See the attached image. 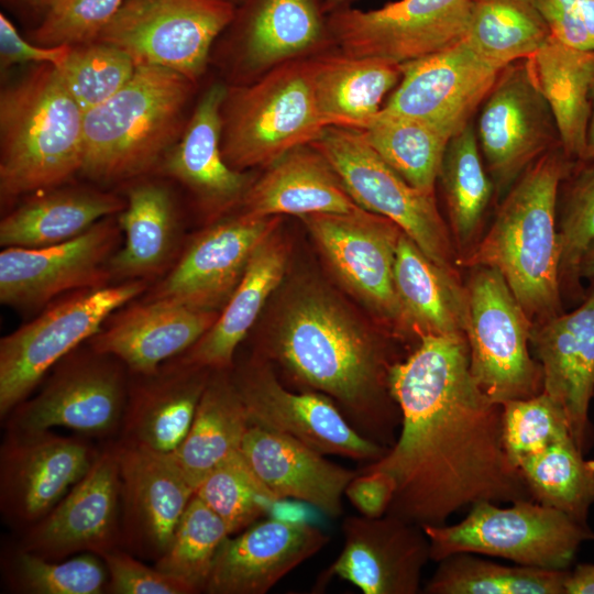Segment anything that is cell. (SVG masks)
Instances as JSON below:
<instances>
[{
  "instance_id": "1",
  "label": "cell",
  "mask_w": 594,
  "mask_h": 594,
  "mask_svg": "<svg viewBox=\"0 0 594 594\" xmlns=\"http://www.w3.org/2000/svg\"><path fill=\"white\" fill-rule=\"evenodd\" d=\"M400 426L385 454L362 471L396 483L387 514L441 526L480 503L532 499L503 443V407L470 370L465 336H424L389 374Z\"/></svg>"
},
{
  "instance_id": "2",
  "label": "cell",
  "mask_w": 594,
  "mask_h": 594,
  "mask_svg": "<svg viewBox=\"0 0 594 594\" xmlns=\"http://www.w3.org/2000/svg\"><path fill=\"white\" fill-rule=\"evenodd\" d=\"M266 354L309 391L334 399L367 438L389 448L400 411L389 386L397 362L340 300L320 288L293 297L267 344Z\"/></svg>"
},
{
  "instance_id": "3",
  "label": "cell",
  "mask_w": 594,
  "mask_h": 594,
  "mask_svg": "<svg viewBox=\"0 0 594 594\" xmlns=\"http://www.w3.org/2000/svg\"><path fill=\"white\" fill-rule=\"evenodd\" d=\"M573 164L561 146L535 161L503 196L487 231L458 261L499 272L532 323L564 312L557 206Z\"/></svg>"
},
{
  "instance_id": "4",
  "label": "cell",
  "mask_w": 594,
  "mask_h": 594,
  "mask_svg": "<svg viewBox=\"0 0 594 594\" xmlns=\"http://www.w3.org/2000/svg\"><path fill=\"white\" fill-rule=\"evenodd\" d=\"M84 112L58 69L34 65L0 94L2 199L53 189L80 172Z\"/></svg>"
},
{
  "instance_id": "5",
  "label": "cell",
  "mask_w": 594,
  "mask_h": 594,
  "mask_svg": "<svg viewBox=\"0 0 594 594\" xmlns=\"http://www.w3.org/2000/svg\"><path fill=\"white\" fill-rule=\"evenodd\" d=\"M194 85L172 69L136 65L116 95L84 113L80 173L111 184L158 167L188 121Z\"/></svg>"
},
{
  "instance_id": "6",
  "label": "cell",
  "mask_w": 594,
  "mask_h": 594,
  "mask_svg": "<svg viewBox=\"0 0 594 594\" xmlns=\"http://www.w3.org/2000/svg\"><path fill=\"white\" fill-rule=\"evenodd\" d=\"M221 120L222 154L237 170L268 166L288 151L315 142L327 125L317 107L309 58L228 87Z\"/></svg>"
},
{
  "instance_id": "7",
  "label": "cell",
  "mask_w": 594,
  "mask_h": 594,
  "mask_svg": "<svg viewBox=\"0 0 594 594\" xmlns=\"http://www.w3.org/2000/svg\"><path fill=\"white\" fill-rule=\"evenodd\" d=\"M422 529L435 562L468 552L551 570L570 569L581 544L594 537L588 525L535 499H518L507 507L480 502L457 524Z\"/></svg>"
},
{
  "instance_id": "8",
  "label": "cell",
  "mask_w": 594,
  "mask_h": 594,
  "mask_svg": "<svg viewBox=\"0 0 594 594\" xmlns=\"http://www.w3.org/2000/svg\"><path fill=\"white\" fill-rule=\"evenodd\" d=\"M311 144L327 157L356 205L392 220L430 260L458 273L457 250L435 193L407 183L360 129L329 125Z\"/></svg>"
},
{
  "instance_id": "9",
  "label": "cell",
  "mask_w": 594,
  "mask_h": 594,
  "mask_svg": "<svg viewBox=\"0 0 594 594\" xmlns=\"http://www.w3.org/2000/svg\"><path fill=\"white\" fill-rule=\"evenodd\" d=\"M470 270L465 337L474 380L498 404L540 394L542 370L529 351L532 321L499 272Z\"/></svg>"
},
{
  "instance_id": "10",
  "label": "cell",
  "mask_w": 594,
  "mask_h": 594,
  "mask_svg": "<svg viewBox=\"0 0 594 594\" xmlns=\"http://www.w3.org/2000/svg\"><path fill=\"white\" fill-rule=\"evenodd\" d=\"M142 279L89 288L46 309L0 341V417L28 399L47 372L90 340L121 306L142 294Z\"/></svg>"
},
{
  "instance_id": "11",
  "label": "cell",
  "mask_w": 594,
  "mask_h": 594,
  "mask_svg": "<svg viewBox=\"0 0 594 594\" xmlns=\"http://www.w3.org/2000/svg\"><path fill=\"white\" fill-rule=\"evenodd\" d=\"M235 10L228 0H124L95 41L124 51L136 65L165 67L196 84Z\"/></svg>"
},
{
  "instance_id": "12",
  "label": "cell",
  "mask_w": 594,
  "mask_h": 594,
  "mask_svg": "<svg viewBox=\"0 0 594 594\" xmlns=\"http://www.w3.org/2000/svg\"><path fill=\"white\" fill-rule=\"evenodd\" d=\"M125 365L94 351L62 359L41 392L3 420L6 430L43 431L63 427L82 437L118 436L128 399Z\"/></svg>"
},
{
  "instance_id": "13",
  "label": "cell",
  "mask_w": 594,
  "mask_h": 594,
  "mask_svg": "<svg viewBox=\"0 0 594 594\" xmlns=\"http://www.w3.org/2000/svg\"><path fill=\"white\" fill-rule=\"evenodd\" d=\"M479 110V146L502 199L535 161L561 146L559 132L527 58L501 70Z\"/></svg>"
},
{
  "instance_id": "14",
  "label": "cell",
  "mask_w": 594,
  "mask_h": 594,
  "mask_svg": "<svg viewBox=\"0 0 594 594\" xmlns=\"http://www.w3.org/2000/svg\"><path fill=\"white\" fill-rule=\"evenodd\" d=\"M471 0H397L373 10L346 7L328 14L341 52L403 65L465 37Z\"/></svg>"
},
{
  "instance_id": "15",
  "label": "cell",
  "mask_w": 594,
  "mask_h": 594,
  "mask_svg": "<svg viewBox=\"0 0 594 594\" xmlns=\"http://www.w3.org/2000/svg\"><path fill=\"white\" fill-rule=\"evenodd\" d=\"M299 218L340 283L391 328L406 332L394 285L400 228L365 209Z\"/></svg>"
},
{
  "instance_id": "16",
  "label": "cell",
  "mask_w": 594,
  "mask_h": 594,
  "mask_svg": "<svg viewBox=\"0 0 594 594\" xmlns=\"http://www.w3.org/2000/svg\"><path fill=\"white\" fill-rule=\"evenodd\" d=\"M96 450L81 437L6 430L0 447V512L24 531L45 517L82 479Z\"/></svg>"
},
{
  "instance_id": "17",
  "label": "cell",
  "mask_w": 594,
  "mask_h": 594,
  "mask_svg": "<svg viewBox=\"0 0 594 594\" xmlns=\"http://www.w3.org/2000/svg\"><path fill=\"white\" fill-rule=\"evenodd\" d=\"M233 382L250 425L293 437L322 454L370 463L388 449L361 433L331 397L284 387L266 361H253Z\"/></svg>"
},
{
  "instance_id": "18",
  "label": "cell",
  "mask_w": 594,
  "mask_h": 594,
  "mask_svg": "<svg viewBox=\"0 0 594 594\" xmlns=\"http://www.w3.org/2000/svg\"><path fill=\"white\" fill-rule=\"evenodd\" d=\"M400 67L402 78L381 110L425 122L449 139L473 121L502 70L464 38Z\"/></svg>"
},
{
  "instance_id": "19",
  "label": "cell",
  "mask_w": 594,
  "mask_h": 594,
  "mask_svg": "<svg viewBox=\"0 0 594 594\" xmlns=\"http://www.w3.org/2000/svg\"><path fill=\"white\" fill-rule=\"evenodd\" d=\"M121 231L119 220L110 216L58 244L4 248L0 253L1 302L33 308L72 289L105 286Z\"/></svg>"
},
{
  "instance_id": "20",
  "label": "cell",
  "mask_w": 594,
  "mask_h": 594,
  "mask_svg": "<svg viewBox=\"0 0 594 594\" xmlns=\"http://www.w3.org/2000/svg\"><path fill=\"white\" fill-rule=\"evenodd\" d=\"M16 547L51 561L121 548L120 474L111 442L64 498L22 531Z\"/></svg>"
},
{
  "instance_id": "21",
  "label": "cell",
  "mask_w": 594,
  "mask_h": 594,
  "mask_svg": "<svg viewBox=\"0 0 594 594\" xmlns=\"http://www.w3.org/2000/svg\"><path fill=\"white\" fill-rule=\"evenodd\" d=\"M120 474L121 548L156 561L195 494L172 453L110 441Z\"/></svg>"
},
{
  "instance_id": "22",
  "label": "cell",
  "mask_w": 594,
  "mask_h": 594,
  "mask_svg": "<svg viewBox=\"0 0 594 594\" xmlns=\"http://www.w3.org/2000/svg\"><path fill=\"white\" fill-rule=\"evenodd\" d=\"M343 549L317 580L322 590L332 578L346 581L364 594H416L430 558L421 526L394 515L377 518L349 516L343 520Z\"/></svg>"
},
{
  "instance_id": "23",
  "label": "cell",
  "mask_w": 594,
  "mask_h": 594,
  "mask_svg": "<svg viewBox=\"0 0 594 594\" xmlns=\"http://www.w3.org/2000/svg\"><path fill=\"white\" fill-rule=\"evenodd\" d=\"M278 217L245 212L204 230L148 299L218 311L239 285L260 242L278 227Z\"/></svg>"
},
{
  "instance_id": "24",
  "label": "cell",
  "mask_w": 594,
  "mask_h": 594,
  "mask_svg": "<svg viewBox=\"0 0 594 594\" xmlns=\"http://www.w3.org/2000/svg\"><path fill=\"white\" fill-rule=\"evenodd\" d=\"M571 312L532 324L530 346L543 375V392L564 410L572 439L586 454L594 444V278Z\"/></svg>"
},
{
  "instance_id": "25",
  "label": "cell",
  "mask_w": 594,
  "mask_h": 594,
  "mask_svg": "<svg viewBox=\"0 0 594 594\" xmlns=\"http://www.w3.org/2000/svg\"><path fill=\"white\" fill-rule=\"evenodd\" d=\"M329 541L312 524L266 517L220 544L204 590L208 594H264Z\"/></svg>"
},
{
  "instance_id": "26",
  "label": "cell",
  "mask_w": 594,
  "mask_h": 594,
  "mask_svg": "<svg viewBox=\"0 0 594 594\" xmlns=\"http://www.w3.org/2000/svg\"><path fill=\"white\" fill-rule=\"evenodd\" d=\"M229 28L240 79L256 78L332 41L321 0H244Z\"/></svg>"
},
{
  "instance_id": "27",
  "label": "cell",
  "mask_w": 594,
  "mask_h": 594,
  "mask_svg": "<svg viewBox=\"0 0 594 594\" xmlns=\"http://www.w3.org/2000/svg\"><path fill=\"white\" fill-rule=\"evenodd\" d=\"M228 86L212 84L200 97L177 142L158 169L178 180L208 213L218 215L241 204L254 182L228 165L221 148V107Z\"/></svg>"
},
{
  "instance_id": "28",
  "label": "cell",
  "mask_w": 594,
  "mask_h": 594,
  "mask_svg": "<svg viewBox=\"0 0 594 594\" xmlns=\"http://www.w3.org/2000/svg\"><path fill=\"white\" fill-rule=\"evenodd\" d=\"M220 312L167 299L129 307L90 339V348L120 360L132 374L150 375L189 350Z\"/></svg>"
},
{
  "instance_id": "29",
  "label": "cell",
  "mask_w": 594,
  "mask_h": 594,
  "mask_svg": "<svg viewBox=\"0 0 594 594\" xmlns=\"http://www.w3.org/2000/svg\"><path fill=\"white\" fill-rule=\"evenodd\" d=\"M212 371L177 360L150 375H136L117 441L173 453L186 438Z\"/></svg>"
},
{
  "instance_id": "30",
  "label": "cell",
  "mask_w": 594,
  "mask_h": 594,
  "mask_svg": "<svg viewBox=\"0 0 594 594\" xmlns=\"http://www.w3.org/2000/svg\"><path fill=\"white\" fill-rule=\"evenodd\" d=\"M241 453L277 498L305 502L328 517L342 513V496L358 472L287 435L250 425Z\"/></svg>"
},
{
  "instance_id": "31",
  "label": "cell",
  "mask_w": 594,
  "mask_h": 594,
  "mask_svg": "<svg viewBox=\"0 0 594 594\" xmlns=\"http://www.w3.org/2000/svg\"><path fill=\"white\" fill-rule=\"evenodd\" d=\"M241 205L256 217L361 211L327 157L311 143L299 145L266 166Z\"/></svg>"
},
{
  "instance_id": "32",
  "label": "cell",
  "mask_w": 594,
  "mask_h": 594,
  "mask_svg": "<svg viewBox=\"0 0 594 594\" xmlns=\"http://www.w3.org/2000/svg\"><path fill=\"white\" fill-rule=\"evenodd\" d=\"M276 231L267 234L256 246L239 285L215 323L175 360L210 371H229L232 367L238 345L286 271L287 246Z\"/></svg>"
},
{
  "instance_id": "33",
  "label": "cell",
  "mask_w": 594,
  "mask_h": 594,
  "mask_svg": "<svg viewBox=\"0 0 594 594\" xmlns=\"http://www.w3.org/2000/svg\"><path fill=\"white\" fill-rule=\"evenodd\" d=\"M394 285L406 332L417 336H465L469 300L459 273L430 260L404 232L400 233Z\"/></svg>"
},
{
  "instance_id": "34",
  "label": "cell",
  "mask_w": 594,
  "mask_h": 594,
  "mask_svg": "<svg viewBox=\"0 0 594 594\" xmlns=\"http://www.w3.org/2000/svg\"><path fill=\"white\" fill-rule=\"evenodd\" d=\"M318 110L329 125L363 130L402 78L400 65L344 53L309 58Z\"/></svg>"
},
{
  "instance_id": "35",
  "label": "cell",
  "mask_w": 594,
  "mask_h": 594,
  "mask_svg": "<svg viewBox=\"0 0 594 594\" xmlns=\"http://www.w3.org/2000/svg\"><path fill=\"white\" fill-rule=\"evenodd\" d=\"M554 118L561 147L573 162L584 158L594 84V52L570 47L551 35L527 58Z\"/></svg>"
},
{
  "instance_id": "36",
  "label": "cell",
  "mask_w": 594,
  "mask_h": 594,
  "mask_svg": "<svg viewBox=\"0 0 594 594\" xmlns=\"http://www.w3.org/2000/svg\"><path fill=\"white\" fill-rule=\"evenodd\" d=\"M125 201L86 188L55 189L24 202L0 223L4 248H43L72 240L103 218L120 213Z\"/></svg>"
},
{
  "instance_id": "37",
  "label": "cell",
  "mask_w": 594,
  "mask_h": 594,
  "mask_svg": "<svg viewBox=\"0 0 594 594\" xmlns=\"http://www.w3.org/2000/svg\"><path fill=\"white\" fill-rule=\"evenodd\" d=\"M118 220L124 242L109 260L111 275L132 280L158 274L172 258L177 240L170 190L154 180L133 184Z\"/></svg>"
},
{
  "instance_id": "38",
  "label": "cell",
  "mask_w": 594,
  "mask_h": 594,
  "mask_svg": "<svg viewBox=\"0 0 594 594\" xmlns=\"http://www.w3.org/2000/svg\"><path fill=\"white\" fill-rule=\"evenodd\" d=\"M227 372H211L190 429L172 453L195 490L217 465L240 452L250 427L244 404Z\"/></svg>"
},
{
  "instance_id": "39",
  "label": "cell",
  "mask_w": 594,
  "mask_h": 594,
  "mask_svg": "<svg viewBox=\"0 0 594 594\" xmlns=\"http://www.w3.org/2000/svg\"><path fill=\"white\" fill-rule=\"evenodd\" d=\"M473 121L453 135L447 145L438 179L440 180L450 232L458 261L479 241L483 219L495 196L494 184L483 164Z\"/></svg>"
},
{
  "instance_id": "40",
  "label": "cell",
  "mask_w": 594,
  "mask_h": 594,
  "mask_svg": "<svg viewBox=\"0 0 594 594\" xmlns=\"http://www.w3.org/2000/svg\"><path fill=\"white\" fill-rule=\"evenodd\" d=\"M549 36L534 0H471L464 40L499 69L530 57Z\"/></svg>"
},
{
  "instance_id": "41",
  "label": "cell",
  "mask_w": 594,
  "mask_h": 594,
  "mask_svg": "<svg viewBox=\"0 0 594 594\" xmlns=\"http://www.w3.org/2000/svg\"><path fill=\"white\" fill-rule=\"evenodd\" d=\"M569 569L505 565L461 552L438 562L427 594H564Z\"/></svg>"
},
{
  "instance_id": "42",
  "label": "cell",
  "mask_w": 594,
  "mask_h": 594,
  "mask_svg": "<svg viewBox=\"0 0 594 594\" xmlns=\"http://www.w3.org/2000/svg\"><path fill=\"white\" fill-rule=\"evenodd\" d=\"M518 468L532 499L587 525L594 505V460L585 458L572 437L529 457Z\"/></svg>"
},
{
  "instance_id": "43",
  "label": "cell",
  "mask_w": 594,
  "mask_h": 594,
  "mask_svg": "<svg viewBox=\"0 0 594 594\" xmlns=\"http://www.w3.org/2000/svg\"><path fill=\"white\" fill-rule=\"evenodd\" d=\"M362 131L372 148L407 183L435 193L448 136L425 122L382 110Z\"/></svg>"
},
{
  "instance_id": "44",
  "label": "cell",
  "mask_w": 594,
  "mask_h": 594,
  "mask_svg": "<svg viewBox=\"0 0 594 594\" xmlns=\"http://www.w3.org/2000/svg\"><path fill=\"white\" fill-rule=\"evenodd\" d=\"M561 244L560 286L563 301L579 304L585 294L580 262L594 242V157L574 162L560 186L557 206Z\"/></svg>"
},
{
  "instance_id": "45",
  "label": "cell",
  "mask_w": 594,
  "mask_h": 594,
  "mask_svg": "<svg viewBox=\"0 0 594 594\" xmlns=\"http://www.w3.org/2000/svg\"><path fill=\"white\" fill-rule=\"evenodd\" d=\"M9 587L23 594H103L108 571L96 553L51 561L15 547L4 563Z\"/></svg>"
},
{
  "instance_id": "46",
  "label": "cell",
  "mask_w": 594,
  "mask_h": 594,
  "mask_svg": "<svg viewBox=\"0 0 594 594\" xmlns=\"http://www.w3.org/2000/svg\"><path fill=\"white\" fill-rule=\"evenodd\" d=\"M228 536L224 521L194 494L166 551L154 566L184 581L196 594L201 593L215 556Z\"/></svg>"
},
{
  "instance_id": "47",
  "label": "cell",
  "mask_w": 594,
  "mask_h": 594,
  "mask_svg": "<svg viewBox=\"0 0 594 594\" xmlns=\"http://www.w3.org/2000/svg\"><path fill=\"white\" fill-rule=\"evenodd\" d=\"M195 494L235 535L267 517L277 497L250 468L241 451L210 471Z\"/></svg>"
},
{
  "instance_id": "48",
  "label": "cell",
  "mask_w": 594,
  "mask_h": 594,
  "mask_svg": "<svg viewBox=\"0 0 594 594\" xmlns=\"http://www.w3.org/2000/svg\"><path fill=\"white\" fill-rule=\"evenodd\" d=\"M135 68L136 64L124 51L92 41L73 45L57 69L85 113L116 95L132 78Z\"/></svg>"
},
{
  "instance_id": "49",
  "label": "cell",
  "mask_w": 594,
  "mask_h": 594,
  "mask_svg": "<svg viewBox=\"0 0 594 594\" xmlns=\"http://www.w3.org/2000/svg\"><path fill=\"white\" fill-rule=\"evenodd\" d=\"M502 407L503 443L517 468L529 457L571 437L564 410L543 391L530 398L505 402Z\"/></svg>"
},
{
  "instance_id": "50",
  "label": "cell",
  "mask_w": 594,
  "mask_h": 594,
  "mask_svg": "<svg viewBox=\"0 0 594 594\" xmlns=\"http://www.w3.org/2000/svg\"><path fill=\"white\" fill-rule=\"evenodd\" d=\"M124 0H55L33 31L35 44L46 47L92 42Z\"/></svg>"
},
{
  "instance_id": "51",
  "label": "cell",
  "mask_w": 594,
  "mask_h": 594,
  "mask_svg": "<svg viewBox=\"0 0 594 594\" xmlns=\"http://www.w3.org/2000/svg\"><path fill=\"white\" fill-rule=\"evenodd\" d=\"M108 571L110 594H196L184 581L146 565L123 548L99 556Z\"/></svg>"
},
{
  "instance_id": "52",
  "label": "cell",
  "mask_w": 594,
  "mask_h": 594,
  "mask_svg": "<svg viewBox=\"0 0 594 594\" xmlns=\"http://www.w3.org/2000/svg\"><path fill=\"white\" fill-rule=\"evenodd\" d=\"M550 35L582 51L594 52V0H534Z\"/></svg>"
},
{
  "instance_id": "53",
  "label": "cell",
  "mask_w": 594,
  "mask_h": 594,
  "mask_svg": "<svg viewBox=\"0 0 594 594\" xmlns=\"http://www.w3.org/2000/svg\"><path fill=\"white\" fill-rule=\"evenodd\" d=\"M73 45L41 46L24 40L3 14H0V66L8 69L23 64H50L61 67L67 59Z\"/></svg>"
},
{
  "instance_id": "54",
  "label": "cell",
  "mask_w": 594,
  "mask_h": 594,
  "mask_svg": "<svg viewBox=\"0 0 594 594\" xmlns=\"http://www.w3.org/2000/svg\"><path fill=\"white\" fill-rule=\"evenodd\" d=\"M396 491L394 477L384 471H361L349 482L344 495L362 516L387 514Z\"/></svg>"
},
{
  "instance_id": "55",
  "label": "cell",
  "mask_w": 594,
  "mask_h": 594,
  "mask_svg": "<svg viewBox=\"0 0 594 594\" xmlns=\"http://www.w3.org/2000/svg\"><path fill=\"white\" fill-rule=\"evenodd\" d=\"M312 507L311 505L292 498H277L267 517H273L280 520L292 521V522H306L311 524L308 519L310 518L311 510L307 508Z\"/></svg>"
},
{
  "instance_id": "56",
  "label": "cell",
  "mask_w": 594,
  "mask_h": 594,
  "mask_svg": "<svg viewBox=\"0 0 594 594\" xmlns=\"http://www.w3.org/2000/svg\"><path fill=\"white\" fill-rule=\"evenodd\" d=\"M564 594H594V563H579L569 569Z\"/></svg>"
},
{
  "instance_id": "57",
  "label": "cell",
  "mask_w": 594,
  "mask_h": 594,
  "mask_svg": "<svg viewBox=\"0 0 594 594\" xmlns=\"http://www.w3.org/2000/svg\"><path fill=\"white\" fill-rule=\"evenodd\" d=\"M580 278H594V242L585 251L579 266Z\"/></svg>"
},
{
  "instance_id": "58",
  "label": "cell",
  "mask_w": 594,
  "mask_h": 594,
  "mask_svg": "<svg viewBox=\"0 0 594 594\" xmlns=\"http://www.w3.org/2000/svg\"><path fill=\"white\" fill-rule=\"evenodd\" d=\"M15 6L32 11L43 12V15L47 12L55 0H10Z\"/></svg>"
},
{
  "instance_id": "59",
  "label": "cell",
  "mask_w": 594,
  "mask_h": 594,
  "mask_svg": "<svg viewBox=\"0 0 594 594\" xmlns=\"http://www.w3.org/2000/svg\"><path fill=\"white\" fill-rule=\"evenodd\" d=\"M591 118L587 129L586 151L583 160L594 157V84L591 92Z\"/></svg>"
},
{
  "instance_id": "60",
  "label": "cell",
  "mask_w": 594,
  "mask_h": 594,
  "mask_svg": "<svg viewBox=\"0 0 594 594\" xmlns=\"http://www.w3.org/2000/svg\"><path fill=\"white\" fill-rule=\"evenodd\" d=\"M355 0H321L322 9L328 15L337 10L350 7V4Z\"/></svg>"
},
{
  "instance_id": "61",
  "label": "cell",
  "mask_w": 594,
  "mask_h": 594,
  "mask_svg": "<svg viewBox=\"0 0 594 594\" xmlns=\"http://www.w3.org/2000/svg\"><path fill=\"white\" fill-rule=\"evenodd\" d=\"M234 4H241L244 0H228Z\"/></svg>"
},
{
  "instance_id": "62",
  "label": "cell",
  "mask_w": 594,
  "mask_h": 594,
  "mask_svg": "<svg viewBox=\"0 0 594 594\" xmlns=\"http://www.w3.org/2000/svg\"><path fill=\"white\" fill-rule=\"evenodd\" d=\"M593 540H594V537H593Z\"/></svg>"
}]
</instances>
